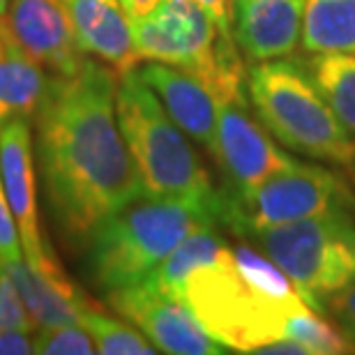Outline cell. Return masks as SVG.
Masks as SVG:
<instances>
[{
	"instance_id": "1",
	"label": "cell",
	"mask_w": 355,
	"mask_h": 355,
	"mask_svg": "<svg viewBox=\"0 0 355 355\" xmlns=\"http://www.w3.org/2000/svg\"><path fill=\"white\" fill-rule=\"evenodd\" d=\"M116 72L88 60L49 79L35 111L44 187L65 238L88 243L92 229L148 194L116 118Z\"/></svg>"
},
{
	"instance_id": "2",
	"label": "cell",
	"mask_w": 355,
	"mask_h": 355,
	"mask_svg": "<svg viewBox=\"0 0 355 355\" xmlns=\"http://www.w3.org/2000/svg\"><path fill=\"white\" fill-rule=\"evenodd\" d=\"M178 300L215 342L240 353L291 339L295 318L314 309L252 245H224L184 277Z\"/></svg>"
},
{
	"instance_id": "3",
	"label": "cell",
	"mask_w": 355,
	"mask_h": 355,
	"mask_svg": "<svg viewBox=\"0 0 355 355\" xmlns=\"http://www.w3.org/2000/svg\"><path fill=\"white\" fill-rule=\"evenodd\" d=\"M217 222L219 191L203 198H134L88 236L92 279L106 293L144 282L184 238Z\"/></svg>"
},
{
	"instance_id": "4",
	"label": "cell",
	"mask_w": 355,
	"mask_h": 355,
	"mask_svg": "<svg viewBox=\"0 0 355 355\" xmlns=\"http://www.w3.org/2000/svg\"><path fill=\"white\" fill-rule=\"evenodd\" d=\"M247 92L261 125L284 148L328 164H353L355 141L332 113L304 62H254Z\"/></svg>"
},
{
	"instance_id": "5",
	"label": "cell",
	"mask_w": 355,
	"mask_h": 355,
	"mask_svg": "<svg viewBox=\"0 0 355 355\" xmlns=\"http://www.w3.org/2000/svg\"><path fill=\"white\" fill-rule=\"evenodd\" d=\"M116 118L148 194L168 198L217 194L184 132L173 123L153 88L141 79L137 67L120 74Z\"/></svg>"
},
{
	"instance_id": "6",
	"label": "cell",
	"mask_w": 355,
	"mask_h": 355,
	"mask_svg": "<svg viewBox=\"0 0 355 355\" xmlns=\"http://www.w3.org/2000/svg\"><path fill=\"white\" fill-rule=\"evenodd\" d=\"M141 60L180 67L212 92L217 104L245 99V67L233 35H224L196 0H162L144 19L132 21Z\"/></svg>"
},
{
	"instance_id": "7",
	"label": "cell",
	"mask_w": 355,
	"mask_h": 355,
	"mask_svg": "<svg viewBox=\"0 0 355 355\" xmlns=\"http://www.w3.org/2000/svg\"><path fill=\"white\" fill-rule=\"evenodd\" d=\"M247 240L288 277L316 311H323L332 295L355 284L353 212L297 219L257 231Z\"/></svg>"
},
{
	"instance_id": "8",
	"label": "cell",
	"mask_w": 355,
	"mask_h": 355,
	"mask_svg": "<svg viewBox=\"0 0 355 355\" xmlns=\"http://www.w3.org/2000/svg\"><path fill=\"white\" fill-rule=\"evenodd\" d=\"M328 212H355V194L318 164L295 162L252 189L219 191V222L243 238Z\"/></svg>"
},
{
	"instance_id": "9",
	"label": "cell",
	"mask_w": 355,
	"mask_h": 355,
	"mask_svg": "<svg viewBox=\"0 0 355 355\" xmlns=\"http://www.w3.org/2000/svg\"><path fill=\"white\" fill-rule=\"evenodd\" d=\"M109 302L118 314L137 325L162 353L219 355L226 351V346L215 342L201 328L187 304L148 279L111 291Z\"/></svg>"
},
{
	"instance_id": "10",
	"label": "cell",
	"mask_w": 355,
	"mask_h": 355,
	"mask_svg": "<svg viewBox=\"0 0 355 355\" xmlns=\"http://www.w3.org/2000/svg\"><path fill=\"white\" fill-rule=\"evenodd\" d=\"M215 159L226 171L233 189L257 187L297 162L275 146L270 132L252 118L245 99L217 104Z\"/></svg>"
},
{
	"instance_id": "11",
	"label": "cell",
	"mask_w": 355,
	"mask_h": 355,
	"mask_svg": "<svg viewBox=\"0 0 355 355\" xmlns=\"http://www.w3.org/2000/svg\"><path fill=\"white\" fill-rule=\"evenodd\" d=\"M5 21L24 51L60 76L86 62L65 0H10Z\"/></svg>"
},
{
	"instance_id": "12",
	"label": "cell",
	"mask_w": 355,
	"mask_h": 355,
	"mask_svg": "<svg viewBox=\"0 0 355 355\" xmlns=\"http://www.w3.org/2000/svg\"><path fill=\"white\" fill-rule=\"evenodd\" d=\"M31 118H12L0 125V178L10 201L19 240L24 247V259L31 266H40L51 247L42 238L37 217V196H35V168H33V137Z\"/></svg>"
},
{
	"instance_id": "13",
	"label": "cell",
	"mask_w": 355,
	"mask_h": 355,
	"mask_svg": "<svg viewBox=\"0 0 355 355\" xmlns=\"http://www.w3.org/2000/svg\"><path fill=\"white\" fill-rule=\"evenodd\" d=\"M0 268L10 275L33 323L40 328L76 325L83 311L92 307L86 293L76 288V284L60 268L53 252L40 266H31L26 259H19L0 261Z\"/></svg>"
},
{
	"instance_id": "14",
	"label": "cell",
	"mask_w": 355,
	"mask_h": 355,
	"mask_svg": "<svg viewBox=\"0 0 355 355\" xmlns=\"http://www.w3.org/2000/svg\"><path fill=\"white\" fill-rule=\"evenodd\" d=\"M304 0H236L233 40L247 60L286 58L302 37Z\"/></svg>"
},
{
	"instance_id": "15",
	"label": "cell",
	"mask_w": 355,
	"mask_h": 355,
	"mask_svg": "<svg viewBox=\"0 0 355 355\" xmlns=\"http://www.w3.org/2000/svg\"><path fill=\"white\" fill-rule=\"evenodd\" d=\"M141 79L153 88L168 116L184 134L198 141L212 157L217 150V102L212 92L180 67L148 60L137 67Z\"/></svg>"
},
{
	"instance_id": "16",
	"label": "cell",
	"mask_w": 355,
	"mask_h": 355,
	"mask_svg": "<svg viewBox=\"0 0 355 355\" xmlns=\"http://www.w3.org/2000/svg\"><path fill=\"white\" fill-rule=\"evenodd\" d=\"M79 46L97 55L118 76L139 65L132 21L118 0H65Z\"/></svg>"
},
{
	"instance_id": "17",
	"label": "cell",
	"mask_w": 355,
	"mask_h": 355,
	"mask_svg": "<svg viewBox=\"0 0 355 355\" xmlns=\"http://www.w3.org/2000/svg\"><path fill=\"white\" fill-rule=\"evenodd\" d=\"M46 86V72L24 51L0 17V125L12 118H33Z\"/></svg>"
},
{
	"instance_id": "18",
	"label": "cell",
	"mask_w": 355,
	"mask_h": 355,
	"mask_svg": "<svg viewBox=\"0 0 355 355\" xmlns=\"http://www.w3.org/2000/svg\"><path fill=\"white\" fill-rule=\"evenodd\" d=\"M302 49L316 53H355V0H304Z\"/></svg>"
},
{
	"instance_id": "19",
	"label": "cell",
	"mask_w": 355,
	"mask_h": 355,
	"mask_svg": "<svg viewBox=\"0 0 355 355\" xmlns=\"http://www.w3.org/2000/svg\"><path fill=\"white\" fill-rule=\"evenodd\" d=\"M325 102L355 141V53H316L304 62Z\"/></svg>"
},
{
	"instance_id": "20",
	"label": "cell",
	"mask_w": 355,
	"mask_h": 355,
	"mask_svg": "<svg viewBox=\"0 0 355 355\" xmlns=\"http://www.w3.org/2000/svg\"><path fill=\"white\" fill-rule=\"evenodd\" d=\"M95 339V351L104 355H153L157 349L130 325L116 321V318L102 314L99 309L90 307L81 314L79 321Z\"/></svg>"
},
{
	"instance_id": "21",
	"label": "cell",
	"mask_w": 355,
	"mask_h": 355,
	"mask_svg": "<svg viewBox=\"0 0 355 355\" xmlns=\"http://www.w3.org/2000/svg\"><path fill=\"white\" fill-rule=\"evenodd\" d=\"M33 353L40 355H90L95 351V339L83 325H51L42 328L33 342Z\"/></svg>"
},
{
	"instance_id": "22",
	"label": "cell",
	"mask_w": 355,
	"mask_h": 355,
	"mask_svg": "<svg viewBox=\"0 0 355 355\" xmlns=\"http://www.w3.org/2000/svg\"><path fill=\"white\" fill-rule=\"evenodd\" d=\"M33 318L28 314L24 300H21L17 286L10 275L0 268V330H33Z\"/></svg>"
},
{
	"instance_id": "23",
	"label": "cell",
	"mask_w": 355,
	"mask_h": 355,
	"mask_svg": "<svg viewBox=\"0 0 355 355\" xmlns=\"http://www.w3.org/2000/svg\"><path fill=\"white\" fill-rule=\"evenodd\" d=\"M19 259H24V247H21L17 222H14L10 201H7L5 184L0 180V261Z\"/></svg>"
},
{
	"instance_id": "24",
	"label": "cell",
	"mask_w": 355,
	"mask_h": 355,
	"mask_svg": "<svg viewBox=\"0 0 355 355\" xmlns=\"http://www.w3.org/2000/svg\"><path fill=\"white\" fill-rule=\"evenodd\" d=\"M323 309L330 311L339 332L349 339L355 349V284H351L349 288L339 291L337 295H332L330 300L325 302Z\"/></svg>"
},
{
	"instance_id": "25",
	"label": "cell",
	"mask_w": 355,
	"mask_h": 355,
	"mask_svg": "<svg viewBox=\"0 0 355 355\" xmlns=\"http://www.w3.org/2000/svg\"><path fill=\"white\" fill-rule=\"evenodd\" d=\"M224 35H233V0H196Z\"/></svg>"
},
{
	"instance_id": "26",
	"label": "cell",
	"mask_w": 355,
	"mask_h": 355,
	"mask_svg": "<svg viewBox=\"0 0 355 355\" xmlns=\"http://www.w3.org/2000/svg\"><path fill=\"white\" fill-rule=\"evenodd\" d=\"M33 353V342H28L21 330H0V355H28Z\"/></svg>"
},
{
	"instance_id": "27",
	"label": "cell",
	"mask_w": 355,
	"mask_h": 355,
	"mask_svg": "<svg viewBox=\"0 0 355 355\" xmlns=\"http://www.w3.org/2000/svg\"><path fill=\"white\" fill-rule=\"evenodd\" d=\"M123 12L127 14L130 21H137V19H144L148 14H153L157 7L162 5V0H118Z\"/></svg>"
},
{
	"instance_id": "28",
	"label": "cell",
	"mask_w": 355,
	"mask_h": 355,
	"mask_svg": "<svg viewBox=\"0 0 355 355\" xmlns=\"http://www.w3.org/2000/svg\"><path fill=\"white\" fill-rule=\"evenodd\" d=\"M7 7H10V0H0V17L7 14Z\"/></svg>"
},
{
	"instance_id": "29",
	"label": "cell",
	"mask_w": 355,
	"mask_h": 355,
	"mask_svg": "<svg viewBox=\"0 0 355 355\" xmlns=\"http://www.w3.org/2000/svg\"><path fill=\"white\" fill-rule=\"evenodd\" d=\"M353 168H355V159H353Z\"/></svg>"
},
{
	"instance_id": "30",
	"label": "cell",
	"mask_w": 355,
	"mask_h": 355,
	"mask_svg": "<svg viewBox=\"0 0 355 355\" xmlns=\"http://www.w3.org/2000/svg\"><path fill=\"white\" fill-rule=\"evenodd\" d=\"M233 3H236V0H233Z\"/></svg>"
}]
</instances>
